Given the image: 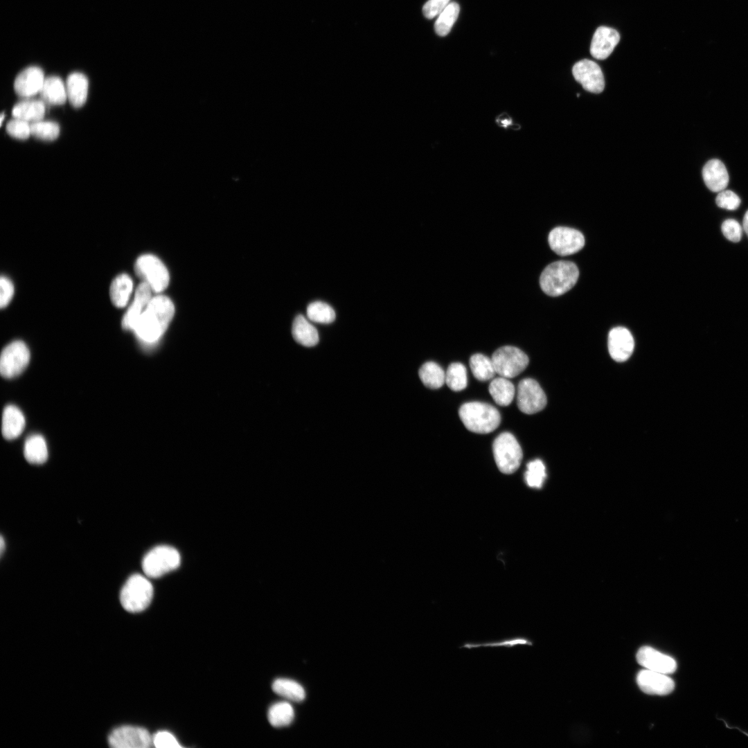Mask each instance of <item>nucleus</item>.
<instances>
[{"label":"nucleus","mask_w":748,"mask_h":748,"mask_svg":"<svg viewBox=\"0 0 748 748\" xmlns=\"http://www.w3.org/2000/svg\"><path fill=\"white\" fill-rule=\"evenodd\" d=\"M3 118H4V114H1V121H0V122H1V124H2V123H3Z\"/></svg>","instance_id":"09e8293b"},{"label":"nucleus","mask_w":748,"mask_h":748,"mask_svg":"<svg viewBox=\"0 0 748 748\" xmlns=\"http://www.w3.org/2000/svg\"><path fill=\"white\" fill-rule=\"evenodd\" d=\"M573 75L582 87L592 93L603 91L605 80L600 67L595 62L584 59L576 62L572 69Z\"/></svg>","instance_id":"ddd939ff"},{"label":"nucleus","mask_w":748,"mask_h":748,"mask_svg":"<svg viewBox=\"0 0 748 748\" xmlns=\"http://www.w3.org/2000/svg\"><path fill=\"white\" fill-rule=\"evenodd\" d=\"M495 122L499 127L504 130L511 129L515 131H518L522 129V125L519 123H515L513 118L505 112L497 115L495 119Z\"/></svg>","instance_id":"a18cd8bd"},{"label":"nucleus","mask_w":748,"mask_h":748,"mask_svg":"<svg viewBox=\"0 0 748 748\" xmlns=\"http://www.w3.org/2000/svg\"><path fill=\"white\" fill-rule=\"evenodd\" d=\"M495 372L500 376L513 378L527 367L529 359L522 350L515 346H505L498 348L492 355Z\"/></svg>","instance_id":"6e6552de"},{"label":"nucleus","mask_w":748,"mask_h":748,"mask_svg":"<svg viewBox=\"0 0 748 748\" xmlns=\"http://www.w3.org/2000/svg\"><path fill=\"white\" fill-rule=\"evenodd\" d=\"M108 743L114 748H147L152 744V737L144 728L122 726L112 731Z\"/></svg>","instance_id":"f8f14e48"},{"label":"nucleus","mask_w":748,"mask_h":748,"mask_svg":"<svg viewBox=\"0 0 748 748\" xmlns=\"http://www.w3.org/2000/svg\"><path fill=\"white\" fill-rule=\"evenodd\" d=\"M181 562L177 549L167 545H159L151 549L142 560V569L148 578H159L177 569Z\"/></svg>","instance_id":"423d86ee"},{"label":"nucleus","mask_w":748,"mask_h":748,"mask_svg":"<svg viewBox=\"0 0 748 748\" xmlns=\"http://www.w3.org/2000/svg\"><path fill=\"white\" fill-rule=\"evenodd\" d=\"M488 390L495 402L500 406L509 405L515 396L514 385L504 377L494 379Z\"/></svg>","instance_id":"cd10ccee"},{"label":"nucleus","mask_w":748,"mask_h":748,"mask_svg":"<svg viewBox=\"0 0 748 748\" xmlns=\"http://www.w3.org/2000/svg\"><path fill=\"white\" fill-rule=\"evenodd\" d=\"M5 547H6L5 540H4L3 537V536H1V541H0V551H1V555L3 553Z\"/></svg>","instance_id":"de8ad7c7"},{"label":"nucleus","mask_w":748,"mask_h":748,"mask_svg":"<svg viewBox=\"0 0 748 748\" xmlns=\"http://www.w3.org/2000/svg\"><path fill=\"white\" fill-rule=\"evenodd\" d=\"M25 427V418L21 410L14 405L5 407L2 414L1 431L4 438H17Z\"/></svg>","instance_id":"412c9836"},{"label":"nucleus","mask_w":748,"mask_h":748,"mask_svg":"<svg viewBox=\"0 0 748 748\" xmlns=\"http://www.w3.org/2000/svg\"><path fill=\"white\" fill-rule=\"evenodd\" d=\"M6 131L12 137L26 139L31 134L30 124L25 121L15 118V119L8 123Z\"/></svg>","instance_id":"58836bf2"},{"label":"nucleus","mask_w":748,"mask_h":748,"mask_svg":"<svg viewBox=\"0 0 748 748\" xmlns=\"http://www.w3.org/2000/svg\"><path fill=\"white\" fill-rule=\"evenodd\" d=\"M619 40L620 35L615 29L600 26L594 34L590 53L596 59L605 60L612 53Z\"/></svg>","instance_id":"6ab92c4d"},{"label":"nucleus","mask_w":748,"mask_h":748,"mask_svg":"<svg viewBox=\"0 0 748 748\" xmlns=\"http://www.w3.org/2000/svg\"><path fill=\"white\" fill-rule=\"evenodd\" d=\"M174 314V304L168 296H153L137 319L132 331L143 344H153L163 335Z\"/></svg>","instance_id":"f257e3e1"},{"label":"nucleus","mask_w":748,"mask_h":748,"mask_svg":"<svg viewBox=\"0 0 748 748\" xmlns=\"http://www.w3.org/2000/svg\"><path fill=\"white\" fill-rule=\"evenodd\" d=\"M269 723L275 727H285L291 724L294 717L292 706L287 702H279L270 706L267 713Z\"/></svg>","instance_id":"7c9ffc66"},{"label":"nucleus","mask_w":748,"mask_h":748,"mask_svg":"<svg viewBox=\"0 0 748 748\" xmlns=\"http://www.w3.org/2000/svg\"><path fill=\"white\" fill-rule=\"evenodd\" d=\"M418 375L423 384L429 389H439L445 382L443 369L434 362H427L422 364Z\"/></svg>","instance_id":"c85d7f7f"},{"label":"nucleus","mask_w":748,"mask_h":748,"mask_svg":"<svg viewBox=\"0 0 748 748\" xmlns=\"http://www.w3.org/2000/svg\"><path fill=\"white\" fill-rule=\"evenodd\" d=\"M551 249L557 254L567 256L579 251L585 245L582 233L572 228L558 226L552 229L548 238Z\"/></svg>","instance_id":"9b49d317"},{"label":"nucleus","mask_w":748,"mask_h":748,"mask_svg":"<svg viewBox=\"0 0 748 748\" xmlns=\"http://www.w3.org/2000/svg\"><path fill=\"white\" fill-rule=\"evenodd\" d=\"M30 352L22 341H15L2 350L0 358V371L3 377L12 378L20 375L26 368Z\"/></svg>","instance_id":"1a4fd4ad"},{"label":"nucleus","mask_w":748,"mask_h":748,"mask_svg":"<svg viewBox=\"0 0 748 748\" xmlns=\"http://www.w3.org/2000/svg\"><path fill=\"white\" fill-rule=\"evenodd\" d=\"M44 80L43 71L38 66H31L26 68L17 75L14 82V89L21 97H31L40 92Z\"/></svg>","instance_id":"f3484780"},{"label":"nucleus","mask_w":748,"mask_h":748,"mask_svg":"<svg viewBox=\"0 0 748 748\" xmlns=\"http://www.w3.org/2000/svg\"><path fill=\"white\" fill-rule=\"evenodd\" d=\"M702 177L707 188L713 192L724 190L729 183L728 172L719 159H711L704 165Z\"/></svg>","instance_id":"aec40b11"},{"label":"nucleus","mask_w":748,"mask_h":748,"mask_svg":"<svg viewBox=\"0 0 748 748\" xmlns=\"http://www.w3.org/2000/svg\"><path fill=\"white\" fill-rule=\"evenodd\" d=\"M492 451L497 466L502 473L513 474L519 468L523 453L519 443L512 434H500L493 442Z\"/></svg>","instance_id":"39448f33"},{"label":"nucleus","mask_w":748,"mask_h":748,"mask_svg":"<svg viewBox=\"0 0 748 748\" xmlns=\"http://www.w3.org/2000/svg\"><path fill=\"white\" fill-rule=\"evenodd\" d=\"M715 202L719 207L730 211L737 209L741 202L740 197L729 190L720 191L716 197Z\"/></svg>","instance_id":"ea45409f"},{"label":"nucleus","mask_w":748,"mask_h":748,"mask_svg":"<svg viewBox=\"0 0 748 748\" xmlns=\"http://www.w3.org/2000/svg\"><path fill=\"white\" fill-rule=\"evenodd\" d=\"M607 344L612 359L616 362H624L632 354L634 341L627 328L619 326L609 331Z\"/></svg>","instance_id":"dca6fc26"},{"label":"nucleus","mask_w":748,"mask_h":748,"mask_svg":"<svg viewBox=\"0 0 748 748\" xmlns=\"http://www.w3.org/2000/svg\"><path fill=\"white\" fill-rule=\"evenodd\" d=\"M24 454L30 463H44L48 458V449L44 438L39 434L29 436L24 444Z\"/></svg>","instance_id":"bb28decb"},{"label":"nucleus","mask_w":748,"mask_h":748,"mask_svg":"<svg viewBox=\"0 0 748 748\" xmlns=\"http://www.w3.org/2000/svg\"><path fill=\"white\" fill-rule=\"evenodd\" d=\"M137 276L151 287L153 292L160 293L168 285L170 276L165 265L152 254L140 256L134 264Z\"/></svg>","instance_id":"0eeeda50"},{"label":"nucleus","mask_w":748,"mask_h":748,"mask_svg":"<svg viewBox=\"0 0 748 748\" xmlns=\"http://www.w3.org/2000/svg\"><path fill=\"white\" fill-rule=\"evenodd\" d=\"M450 0H429L422 8V12L427 19H432L447 6Z\"/></svg>","instance_id":"37998d69"},{"label":"nucleus","mask_w":748,"mask_h":748,"mask_svg":"<svg viewBox=\"0 0 748 748\" xmlns=\"http://www.w3.org/2000/svg\"><path fill=\"white\" fill-rule=\"evenodd\" d=\"M445 383L452 391H459L467 386V372L463 364L452 363L445 373Z\"/></svg>","instance_id":"72a5a7b5"},{"label":"nucleus","mask_w":748,"mask_h":748,"mask_svg":"<svg viewBox=\"0 0 748 748\" xmlns=\"http://www.w3.org/2000/svg\"><path fill=\"white\" fill-rule=\"evenodd\" d=\"M533 642L525 636H514L497 641H488L483 643H465L461 648L473 649L480 647H505L508 648L517 645H533Z\"/></svg>","instance_id":"e433bc0d"},{"label":"nucleus","mask_w":748,"mask_h":748,"mask_svg":"<svg viewBox=\"0 0 748 748\" xmlns=\"http://www.w3.org/2000/svg\"><path fill=\"white\" fill-rule=\"evenodd\" d=\"M151 287L145 282L140 283L135 291L134 300L127 308L122 319V327L132 330L137 319L145 310L152 298Z\"/></svg>","instance_id":"a211bd4d"},{"label":"nucleus","mask_w":748,"mask_h":748,"mask_svg":"<svg viewBox=\"0 0 748 748\" xmlns=\"http://www.w3.org/2000/svg\"><path fill=\"white\" fill-rule=\"evenodd\" d=\"M459 418L465 427L477 434H488L496 429L501 422L499 411L490 404L480 402H466L458 410Z\"/></svg>","instance_id":"7ed1b4c3"},{"label":"nucleus","mask_w":748,"mask_h":748,"mask_svg":"<svg viewBox=\"0 0 748 748\" xmlns=\"http://www.w3.org/2000/svg\"><path fill=\"white\" fill-rule=\"evenodd\" d=\"M459 10L458 4L452 2L440 13L434 24V29L438 35L443 37L449 33L458 18Z\"/></svg>","instance_id":"473e14b6"},{"label":"nucleus","mask_w":748,"mask_h":748,"mask_svg":"<svg viewBox=\"0 0 748 748\" xmlns=\"http://www.w3.org/2000/svg\"><path fill=\"white\" fill-rule=\"evenodd\" d=\"M517 403L522 412L533 414L546 407V396L537 381L526 378L517 386Z\"/></svg>","instance_id":"9d476101"},{"label":"nucleus","mask_w":748,"mask_h":748,"mask_svg":"<svg viewBox=\"0 0 748 748\" xmlns=\"http://www.w3.org/2000/svg\"><path fill=\"white\" fill-rule=\"evenodd\" d=\"M636 682L641 690L650 695H666L675 688L674 681L668 675L648 669L638 673Z\"/></svg>","instance_id":"4468645a"},{"label":"nucleus","mask_w":748,"mask_h":748,"mask_svg":"<svg viewBox=\"0 0 748 748\" xmlns=\"http://www.w3.org/2000/svg\"><path fill=\"white\" fill-rule=\"evenodd\" d=\"M307 315L310 320L321 323H330L335 319L332 307L321 301L310 303L307 308Z\"/></svg>","instance_id":"f704fd0d"},{"label":"nucleus","mask_w":748,"mask_h":748,"mask_svg":"<svg viewBox=\"0 0 748 748\" xmlns=\"http://www.w3.org/2000/svg\"><path fill=\"white\" fill-rule=\"evenodd\" d=\"M292 333L297 343L306 347L314 346L319 341L317 329L303 315H298L294 320Z\"/></svg>","instance_id":"393cba45"},{"label":"nucleus","mask_w":748,"mask_h":748,"mask_svg":"<svg viewBox=\"0 0 748 748\" xmlns=\"http://www.w3.org/2000/svg\"><path fill=\"white\" fill-rule=\"evenodd\" d=\"M272 689L276 694L293 702H301L305 697L302 686L290 679H276L272 684Z\"/></svg>","instance_id":"c756f323"},{"label":"nucleus","mask_w":748,"mask_h":748,"mask_svg":"<svg viewBox=\"0 0 748 748\" xmlns=\"http://www.w3.org/2000/svg\"><path fill=\"white\" fill-rule=\"evenodd\" d=\"M470 366L473 375L479 381H487L496 373L492 359L480 353L471 356Z\"/></svg>","instance_id":"2f4dec72"},{"label":"nucleus","mask_w":748,"mask_h":748,"mask_svg":"<svg viewBox=\"0 0 748 748\" xmlns=\"http://www.w3.org/2000/svg\"><path fill=\"white\" fill-rule=\"evenodd\" d=\"M742 228L748 236V210L745 213L743 217Z\"/></svg>","instance_id":"49530a36"},{"label":"nucleus","mask_w":748,"mask_h":748,"mask_svg":"<svg viewBox=\"0 0 748 748\" xmlns=\"http://www.w3.org/2000/svg\"><path fill=\"white\" fill-rule=\"evenodd\" d=\"M133 291V281L130 276L122 274L112 281L109 295L112 303L117 308L125 307Z\"/></svg>","instance_id":"b1692460"},{"label":"nucleus","mask_w":748,"mask_h":748,"mask_svg":"<svg viewBox=\"0 0 748 748\" xmlns=\"http://www.w3.org/2000/svg\"><path fill=\"white\" fill-rule=\"evenodd\" d=\"M65 85L67 99L71 105L74 107L82 106L87 98V78L79 72L72 73L68 76Z\"/></svg>","instance_id":"4be33fe9"},{"label":"nucleus","mask_w":748,"mask_h":748,"mask_svg":"<svg viewBox=\"0 0 748 748\" xmlns=\"http://www.w3.org/2000/svg\"><path fill=\"white\" fill-rule=\"evenodd\" d=\"M579 96H580V95H579V93H578V94H577V97H579Z\"/></svg>","instance_id":"8fccbe9b"},{"label":"nucleus","mask_w":748,"mask_h":748,"mask_svg":"<svg viewBox=\"0 0 748 748\" xmlns=\"http://www.w3.org/2000/svg\"><path fill=\"white\" fill-rule=\"evenodd\" d=\"M526 467L524 477L527 485L531 488H541L546 477L543 462L540 459H535L530 461Z\"/></svg>","instance_id":"c9c22d12"},{"label":"nucleus","mask_w":748,"mask_h":748,"mask_svg":"<svg viewBox=\"0 0 748 748\" xmlns=\"http://www.w3.org/2000/svg\"><path fill=\"white\" fill-rule=\"evenodd\" d=\"M31 135L44 140L53 141L57 138L60 134L59 125L52 121H38L30 124Z\"/></svg>","instance_id":"4c0bfd02"},{"label":"nucleus","mask_w":748,"mask_h":748,"mask_svg":"<svg viewBox=\"0 0 748 748\" xmlns=\"http://www.w3.org/2000/svg\"><path fill=\"white\" fill-rule=\"evenodd\" d=\"M724 237L729 240L738 242L741 240L742 228L740 224L733 219H727L723 222L721 227Z\"/></svg>","instance_id":"a19ab883"},{"label":"nucleus","mask_w":748,"mask_h":748,"mask_svg":"<svg viewBox=\"0 0 748 748\" xmlns=\"http://www.w3.org/2000/svg\"><path fill=\"white\" fill-rule=\"evenodd\" d=\"M39 93L43 101L51 105H62L67 99L66 85L57 76L45 78Z\"/></svg>","instance_id":"5701e85b"},{"label":"nucleus","mask_w":748,"mask_h":748,"mask_svg":"<svg viewBox=\"0 0 748 748\" xmlns=\"http://www.w3.org/2000/svg\"><path fill=\"white\" fill-rule=\"evenodd\" d=\"M578 276L579 270L575 263L558 260L544 268L540 277V285L547 295L558 296L571 290Z\"/></svg>","instance_id":"f03ea898"},{"label":"nucleus","mask_w":748,"mask_h":748,"mask_svg":"<svg viewBox=\"0 0 748 748\" xmlns=\"http://www.w3.org/2000/svg\"><path fill=\"white\" fill-rule=\"evenodd\" d=\"M636 660L645 669L671 674L677 669L675 660L650 646H643L637 652Z\"/></svg>","instance_id":"2eb2a0df"},{"label":"nucleus","mask_w":748,"mask_h":748,"mask_svg":"<svg viewBox=\"0 0 748 748\" xmlns=\"http://www.w3.org/2000/svg\"><path fill=\"white\" fill-rule=\"evenodd\" d=\"M1 294L0 306L1 308L8 305L14 294L12 283L6 276H1L0 280Z\"/></svg>","instance_id":"c03bdc74"},{"label":"nucleus","mask_w":748,"mask_h":748,"mask_svg":"<svg viewBox=\"0 0 748 748\" xmlns=\"http://www.w3.org/2000/svg\"><path fill=\"white\" fill-rule=\"evenodd\" d=\"M45 112L44 101L38 100L21 101L16 104L12 109V115L15 118L32 123L41 121Z\"/></svg>","instance_id":"a878e982"},{"label":"nucleus","mask_w":748,"mask_h":748,"mask_svg":"<svg viewBox=\"0 0 748 748\" xmlns=\"http://www.w3.org/2000/svg\"><path fill=\"white\" fill-rule=\"evenodd\" d=\"M152 744L158 748H179V744L173 734L167 731H161L152 736Z\"/></svg>","instance_id":"79ce46f5"},{"label":"nucleus","mask_w":748,"mask_h":748,"mask_svg":"<svg viewBox=\"0 0 748 748\" xmlns=\"http://www.w3.org/2000/svg\"><path fill=\"white\" fill-rule=\"evenodd\" d=\"M145 576L133 574L124 584L120 593V601L126 611L138 613L145 609L150 604L153 586Z\"/></svg>","instance_id":"20e7f679"}]
</instances>
